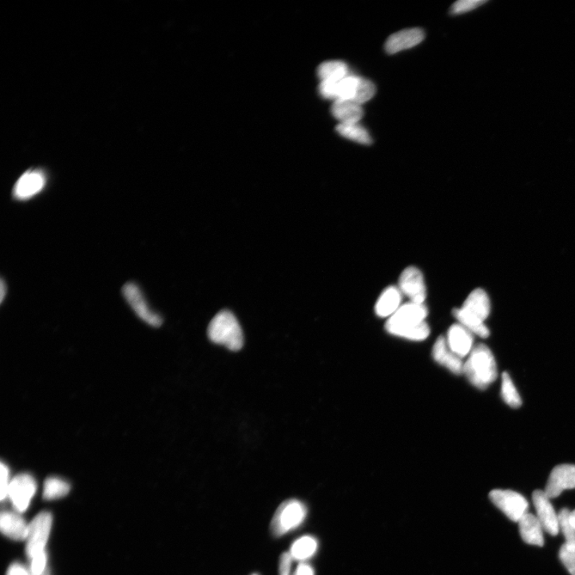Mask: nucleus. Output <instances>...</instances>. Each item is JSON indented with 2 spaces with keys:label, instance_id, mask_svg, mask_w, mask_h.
I'll return each mask as SVG.
<instances>
[{
  "label": "nucleus",
  "instance_id": "c756f323",
  "mask_svg": "<svg viewBox=\"0 0 575 575\" xmlns=\"http://www.w3.org/2000/svg\"><path fill=\"white\" fill-rule=\"evenodd\" d=\"M47 557L46 552L40 553L30 559V574L44 575L47 567Z\"/></svg>",
  "mask_w": 575,
  "mask_h": 575
},
{
  "label": "nucleus",
  "instance_id": "c85d7f7f",
  "mask_svg": "<svg viewBox=\"0 0 575 575\" xmlns=\"http://www.w3.org/2000/svg\"><path fill=\"white\" fill-rule=\"evenodd\" d=\"M485 0H460L456 2L451 8V14H463L465 12L473 11L480 6L485 4Z\"/></svg>",
  "mask_w": 575,
  "mask_h": 575
},
{
  "label": "nucleus",
  "instance_id": "1a4fd4ad",
  "mask_svg": "<svg viewBox=\"0 0 575 575\" xmlns=\"http://www.w3.org/2000/svg\"><path fill=\"white\" fill-rule=\"evenodd\" d=\"M36 488L37 485L30 474H20L11 480L8 497L17 511L23 512L28 509Z\"/></svg>",
  "mask_w": 575,
  "mask_h": 575
},
{
  "label": "nucleus",
  "instance_id": "473e14b6",
  "mask_svg": "<svg viewBox=\"0 0 575 575\" xmlns=\"http://www.w3.org/2000/svg\"><path fill=\"white\" fill-rule=\"evenodd\" d=\"M7 575H32L27 569L19 564H12L8 571Z\"/></svg>",
  "mask_w": 575,
  "mask_h": 575
},
{
  "label": "nucleus",
  "instance_id": "9d476101",
  "mask_svg": "<svg viewBox=\"0 0 575 575\" xmlns=\"http://www.w3.org/2000/svg\"><path fill=\"white\" fill-rule=\"evenodd\" d=\"M399 289L410 302L425 304L427 297L426 285L423 274L420 269L410 266L405 269L399 280Z\"/></svg>",
  "mask_w": 575,
  "mask_h": 575
},
{
  "label": "nucleus",
  "instance_id": "dca6fc26",
  "mask_svg": "<svg viewBox=\"0 0 575 575\" xmlns=\"http://www.w3.org/2000/svg\"><path fill=\"white\" fill-rule=\"evenodd\" d=\"M432 357L438 364L445 367L454 374H463L464 364L463 359L450 350L444 336H440L434 344Z\"/></svg>",
  "mask_w": 575,
  "mask_h": 575
},
{
  "label": "nucleus",
  "instance_id": "f8f14e48",
  "mask_svg": "<svg viewBox=\"0 0 575 575\" xmlns=\"http://www.w3.org/2000/svg\"><path fill=\"white\" fill-rule=\"evenodd\" d=\"M575 488V465L561 464L550 473L544 492L552 499L559 497L565 490Z\"/></svg>",
  "mask_w": 575,
  "mask_h": 575
},
{
  "label": "nucleus",
  "instance_id": "f257e3e1",
  "mask_svg": "<svg viewBox=\"0 0 575 575\" xmlns=\"http://www.w3.org/2000/svg\"><path fill=\"white\" fill-rule=\"evenodd\" d=\"M428 312L425 304L412 302L403 304L390 316L385 325L387 332L410 340L422 341L430 334L425 322Z\"/></svg>",
  "mask_w": 575,
  "mask_h": 575
},
{
  "label": "nucleus",
  "instance_id": "2eb2a0df",
  "mask_svg": "<svg viewBox=\"0 0 575 575\" xmlns=\"http://www.w3.org/2000/svg\"><path fill=\"white\" fill-rule=\"evenodd\" d=\"M425 39V32L420 28L401 30L391 35L385 42V51L393 54L420 44Z\"/></svg>",
  "mask_w": 575,
  "mask_h": 575
},
{
  "label": "nucleus",
  "instance_id": "aec40b11",
  "mask_svg": "<svg viewBox=\"0 0 575 575\" xmlns=\"http://www.w3.org/2000/svg\"><path fill=\"white\" fill-rule=\"evenodd\" d=\"M332 114L340 124H358L364 115L362 105L351 100H336L333 104Z\"/></svg>",
  "mask_w": 575,
  "mask_h": 575
},
{
  "label": "nucleus",
  "instance_id": "7c9ffc66",
  "mask_svg": "<svg viewBox=\"0 0 575 575\" xmlns=\"http://www.w3.org/2000/svg\"><path fill=\"white\" fill-rule=\"evenodd\" d=\"M1 500L5 499L8 495V490L10 487V470L7 464L1 463Z\"/></svg>",
  "mask_w": 575,
  "mask_h": 575
},
{
  "label": "nucleus",
  "instance_id": "a878e982",
  "mask_svg": "<svg viewBox=\"0 0 575 575\" xmlns=\"http://www.w3.org/2000/svg\"><path fill=\"white\" fill-rule=\"evenodd\" d=\"M571 511L562 509L559 515V530L564 534L566 543L575 546V528L571 521Z\"/></svg>",
  "mask_w": 575,
  "mask_h": 575
},
{
  "label": "nucleus",
  "instance_id": "72a5a7b5",
  "mask_svg": "<svg viewBox=\"0 0 575 575\" xmlns=\"http://www.w3.org/2000/svg\"><path fill=\"white\" fill-rule=\"evenodd\" d=\"M293 575H315V573L313 567L305 562H302L298 565Z\"/></svg>",
  "mask_w": 575,
  "mask_h": 575
},
{
  "label": "nucleus",
  "instance_id": "393cba45",
  "mask_svg": "<svg viewBox=\"0 0 575 575\" xmlns=\"http://www.w3.org/2000/svg\"><path fill=\"white\" fill-rule=\"evenodd\" d=\"M70 489V485L66 481L58 478V477H50L45 482L42 494L46 499H56L64 497L69 493Z\"/></svg>",
  "mask_w": 575,
  "mask_h": 575
},
{
  "label": "nucleus",
  "instance_id": "f3484780",
  "mask_svg": "<svg viewBox=\"0 0 575 575\" xmlns=\"http://www.w3.org/2000/svg\"><path fill=\"white\" fill-rule=\"evenodd\" d=\"M28 527L25 520L16 513L3 511L0 517L2 533L16 541L27 540Z\"/></svg>",
  "mask_w": 575,
  "mask_h": 575
},
{
  "label": "nucleus",
  "instance_id": "7ed1b4c3",
  "mask_svg": "<svg viewBox=\"0 0 575 575\" xmlns=\"http://www.w3.org/2000/svg\"><path fill=\"white\" fill-rule=\"evenodd\" d=\"M463 373L477 389L485 390L497 379L498 371L494 355L487 345H477L463 364Z\"/></svg>",
  "mask_w": 575,
  "mask_h": 575
},
{
  "label": "nucleus",
  "instance_id": "c9c22d12",
  "mask_svg": "<svg viewBox=\"0 0 575 575\" xmlns=\"http://www.w3.org/2000/svg\"><path fill=\"white\" fill-rule=\"evenodd\" d=\"M571 521L575 528V510L571 512Z\"/></svg>",
  "mask_w": 575,
  "mask_h": 575
},
{
  "label": "nucleus",
  "instance_id": "cd10ccee",
  "mask_svg": "<svg viewBox=\"0 0 575 575\" xmlns=\"http://www.w3.org/2000/svg\"><path fill=\"white\" fill-rule=\"evenodd\" d=\"M559 559L571 575H575V546L564 543L559 550Z\"/></svg>",
  "mask_w": 575,
  "mask_h": 575
},
{
  "label": "nucleus",
  "instance_id": "a211bd4d",
  "mask_svg": "<svg viewBox=\"0 0 575 575\" xmlns=\"http://www.w3.org/2000/svg\"><path fill=\"white\" fill-rule=\"evenodd\" d=\"M523 540L530 545L543 547V528L536 516L528 513L518 522Z\"/></svg>",
  "mask_w": 575,
  "mask_h": 575
},
{
  "label": "nucleus",
  "instance_id": "4c0bfd02",
  "mask_svg": "<svg viewBox=\"0 0 575 575\" xmlns=\"http://www.w3.org/2000/svg\"><path fill=\"white\" fill-rule=\"evenodd\" d=\"M44 575H45V574H44Z\"/></svg>",
  "mask_w": 575,
  "mask_h": 575
},
{
  "label": "nucleus",
  "instance_id": "412c9836",
  "mask_svg": "<svg viewBox=\"0 0 575 575\" xmlns=\"http://www.w3.org/2000/svg\"><path fill=\"white\" fill-rule=\"evenodd\" d=\"M318 542L313 536L305 535L298 538L292 544L290 554L292 559L305 561L316 552Z\"/></svg>",
  "mask_w": 575,
  "mask_h": 575
},
{
  "label": "nucleus",
  "instance_id": "6e6552de",
  "mask_svg": "<svg viewBox=\"0 0 575 575\" xmlns=\"http://www.w3.org/2000/svg\"><path fill=\"white\" fill-rule=\"evenodd\" d=\"M122 295L134 313L152 327H160L163 322L162 316L153 311L146 301L142 290L133 283L126 284L122 288Z\"/></svg>",
  "mask_w": 575,
  "mask_h": 575
},
{
  "label": "nucleus",
  "instance_id": "0eeeda50",
  "mask_svg": "<svg viewBox=\"0 0 575 575\" xmlns=\"http://www.w3.org/2000/svg\"><path fill=\"white\" fill-rule=\"evenodd\" d=\"M489 498L513 522L518 523L528 513V500L518 492L497 489L489 494Z\"/></svg>",
  "mask_w": 575,
  "mask_h": 575
},
{
  "label": "nucleus",
  "instance_id": "e433bc0d",
  "mask_svg": "<svg viewBox=\"0 0 575 575\" xmlns=\"http://www.w3.org/2000/svg\"><path fill=\"white\" fill-rule=\"evenodd\" d=\"M253 575H258V574H253Z\"/></svg>",
  "mask_w": 575,
  "mask_h": 575
},
{
  "label": "nucleus",
  "instance_id": "f03ea898",
  "mask_svg": "<svg viewBox=\"0 0 575 575\" xmlns=\"http://www.w3.org/2000/svg\"><path fill=\"white\" fill-rule=\"evenodd\" d=\"M491 312L490 299L487 292L477 289L470 293L462 308L456 309L454 315L463 326L470 333L482 338H487L490 335L485 321Z\"/></svg>",
  "mask_w": 575,
  "mask_h": 575
},
{
  "label": "nucleus",
  "instance_id": "5701e85b",
  "mask_svg": "<svg viewBox=\"0 0 575 575\" xmlns=\"http://www.w3.org/2000/svg\"><path fill=\"white\" fill-rule=\"evenodd\" d=\"M336 131L348 139L363 145H371L372 139L369 133L358 124H340L336 128Z\"/></svg>",
  "mask_w": 575,
  "mask_h": 575
},
{
  "label": "nucleus",
  "instance_id": "2f4dec72",
  "mask_svg": "<svg viewBox=\"0 0 575 575\" xmlns=\"http://www.w3.org/2000/svg\"><path fill=\"white\" fill-rule=\"evenodd\" d=\"M292 559L290 553L281 555L279 562V575H291Z\"/></svg>",
  "mask_w": 575,
  "mask_h": 575
},
{
  "label": "nucleus",
  "instance_id": "f704fd0d",
  "mask_svg": "<svg viewBox=\"0 0 575 575\" xmlns=\"http://www.w3.org/2000/svg\"><path fill=\"white\" fill-rule=\"evenodd\" d=\"M8 292V287L7 284L5 283L4 280H1V285H0V301L1 303L4 301V298L6 295H7Z\"/></svg>",
  "mask_w": 575,
  "mask_h": 575
},
{
  "label": "nucleus",
  "instance_id": "423d86ee",
  "mask_svg": "<svg viewBox=\"0 0 575 575\" xmlns=\"http://www.w3.org/2000/svg\"><path fill=\"white\" fill-rule=\"evenodd\" d=\"M52 516L49 512H41L29 524L26 552L29 559L45 552L50 536Z\"/></svg>",
  "mask_w": 575,
  "mask_h": 575
},
{
  "label": "nucleus",
  "instance_id": "b1692460",
  "mask_svg": "<svg viewBox=\"0 0 575 575\" xmlns=\"http://www.w3.org/2000/svg\"><path fill=\"white\" fill-rule=\"evenodd\" d=\"M501 395L504 401L511 408H518L522 405L521 397L507 372H504L502 375Z\"/></svg>",
  "mask_w": 575,
  "mask_h": 575
},
{
  "label": "nucleus",
  "instance_id": "bb28decb",
  "mask_svg": "<svg viewBox=\"0 0 575 575\" xmlns=\"http://www.w3.org/2000/svg\"><path fill=\"white\" fill-rule=\"evenodd\" d=\"M376 90L374 83L368 81V79L360 78L357 93L352 101L362 105L375 95Z\"/></svg>",
  "mask_w": 575,
  "mask_h": 575
},
{
  "label": "nucleus",
  "instance_id": "4468645a",
  "mask_svg": "<svg viewBox=\"0 0 575 575\" xmlns=\"http://www.w3.org/2000/svg\"><path fill=\"white\" fill-rule=\"evenodd\" d=\"M450 350L458 357H468L474 346V334L461 324L451 326L446 338Z\"/></svg>",
  "mask_w": 575,
  "mask_h": 575
},
{
  "label": "nucleus",
  "instance_id": "9b49d317",
  "mask_svg": "<svg viewBox=\"0 0 575 575\" xmlns=\"http://www.w3.org/2000/svg\"><path fill=\"white\" fill-rule=\"evenodd\" d=\"M532 500L543 530L552 536L559 533V515H557L550 499L544 491L537 490L532 494Z\"/></svg>",
  "mask_w": 575,
  "mask_h": 575
},
{
  "label": "nucleus",
  "instance_id": "20e7f679",
  "mask_svg": "<svg viewBox=\"0 0 575 575\" xmlns=\"http://www.w3.org/2000/svg\"><path fill=\"white\" fill-rule=\"evenodd\" d=\"M208 336L213 343L222 345L232 351L240 350L244 344L242 327L230 311L220 312L208 327Z\"/></svg>",
  "mask_w": 575,
  "mask_h": 575
},
{
  "label": "nucleus",
  "instance_id": "6ab92c4d",
  "mask_svg": "<svg viewBox=\"0 0 575 575\" xmlns=\"http://www.w3.org/2000/svg\"><path fill=\"white\" fill-rule=\"evenodd\" d=\"M402 295L398 287L390 286L385 289L376 304L377 315L382 318L393 316L402 305Z\"/></svg>",
  "mask_w": 575,
  "mask_h": 575
},
{
  "label": "nucleus",
  "instance_id": "39448f33",
  "mask_svg": "<svg viewBox=\"0 0 575 575\" xmlns=\"http://www.w3.org/2000/svg\"><path fill=\"white\" fill-rule=\"evenodd\" d=\"M307 516V506L297 499L286 500L281 504L273 517L271 530L276 537L285 535L301 526Z\"/></svg>",
  "mask_w": 575,
  "mask_h": 575
},
{
  "label": "nucleus",
  "instance_id": "ddd939ff",
  "mask_svg": "<svg viewBox=\"0 0 575 575\" xmlns=\"http://www.w3.org/2000/svg\"><path fill=\"white\" fill-rule=\"evenodd\" d=\"M46 182L44 172L40 170H30L17 181L12 194L16 200L27 201L44 191Z\"/></svg>",
  "mask_w": 575,
  "mask_h": 575
},
{
  "label": "nucleus",
  "instance_id": "4be33fe9",
  "mask_svg": "<svg viewBox=\"0 0 575 575\" xmlns=\"http://www.w3.org/2000/svg\"><path fill=\"white\" fill-rule=\"evenodd\" d=\"M317 74L321 81L333 82H339L350 76L347 64L338 60L328 61L321 64L318 67Z\"/></svg>",
  "mask_w": 575,
  "mask_h": 575
}]
</instances>
